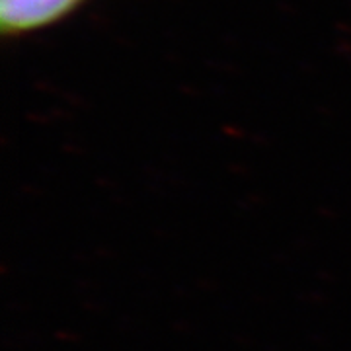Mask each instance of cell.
I'll return each instance as SVG.
<instances>
[{
  "instance_id": "6da1fadb",
  "label": "cell",
  "mask_w": 351,
  "mask_h": 351,
  "mask_svg": "<svg viewBox=\"0 0 351 351\" xmlns=\"http://www.w3.org/2000/svg\"><path fill=\"white\" fill-rule=\"evenodd\" d=\"M90 0H0V32L4 38H24L59 24Z\"/></svg>"
}]
</instances>
